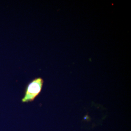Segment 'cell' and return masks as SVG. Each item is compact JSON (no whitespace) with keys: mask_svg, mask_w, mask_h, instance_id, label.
Returning <instances> with one entry per match:
<instances>
[{"mask_svg":"<svg viewBox=\"0 0 131 131\" xmlns=\"http://www.w3.org/2000/svg\"><path fill=\"white\" fill-rule=\"evenodd\" d=\"M44 80L41 77H37L32 80L25 87L22 103L32 102L38 96L42 91Z\"/></svg>","mask_w":131,"mask_h":131,"instance_id":"6da1fadb","label":"cell"}]
</instances>
